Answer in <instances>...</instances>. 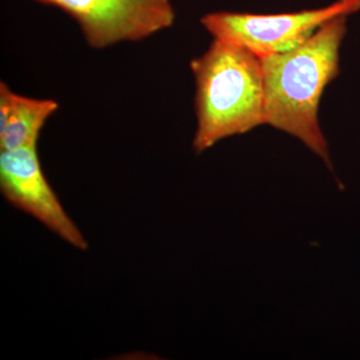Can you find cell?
Here are the masks:
<instances>
[{"mask_svg":"<svg viewBox=\"0 0 360 360\" xmlns=\"http://www.w3.org/2000/svg\"><path fill=\"white\" fill-rule=\"evenodd\" d=\"M347 16L323 23L300 46L260 58L265 124L302 142L330 167L328 142L319 127L324 89L340 72V49Z\"/></svg>","mask_w":360,"mask_h":360,"instance_id":"6da1fadb","label":"cell"},{"mask_svg":"<svg viewBox=\"0 0 360 360\" xmlns=\"http://www.w3.org/2000/svg\"><path fill=\"white\" fill-rule=\"evenodd\" d=\"M191 70L195 82L196 153L265 124L264 75L257 54L231 40L213 39L207 51L191 60Z\"/></svg>","mask_w":360,"mask_h":360,"instance_id":"7a4b0ae2","label":"cell"},{"mask_svg":"<svg viewBox=\"0 0 360 360\" xmlns=\"http://www.w3.org/2000/svg\"><path fill=\"white\" fill-rule=\"evenodd\" d=\"M360 9V0H338L319 9L277 14L219 11L205 14L201 25L213 39L231 40L259 58L300 46L323 23Z\"/></svg>","mask_w":360,"mask_h":360,"instance_id":"3957f363","label":"cell"},{"mask_svg":"<svg viewBox=\"0 0 360 360\" xmlns=\"http://www.w3.org/2000/svg\"><path fill=\"white\" fill-rule=\"evenodd\" d=\"M56 7L77 23L94 49L139 42L174 25L170 0H33Z\"/></svg>","mask_w":360,"mask_h":360,"instance_id":"277c9868","label":"cell"},{"mask_svg":"<svg viewBox=\"0 0 360 360\" xmlns=\"http://www.w3.org/2000/svg\"><path fill=\"white\" fill-rule=\"evenodd\" d=\"M0 191L11 205L30 214L78 250L89 243L66 212L40 163L37 146L0 151Z\"/></svg>","mask_w":360,"mask_h":360,"instance_id":"5b68a950","label":"cell"},{"mask_svg":"<svg viewBox=\"0 0 360 360\" xmlns=\"http://www.w3.org/2000/svg\"><path fill=\"white\" fill-rule=\"evenodd\" d=\"M58 108L53 99L23 96L13 90L8 115L0 125V151L37 146L45 122Z\"/></svg>","mask_w":360,"mask_h":360,"instance_id":"8992f818","label":"cell"}]
</instances>
